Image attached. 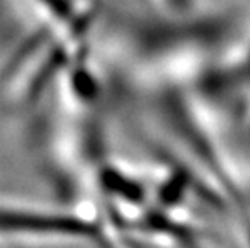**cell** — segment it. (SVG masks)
<instances>
[{"label":"cell","mask_w":250,"mask_h":248,"mask_svg":"<svg viewBox=\"0 0 250 248\" xmlns=\"http://www.w3.org/2000/svg\"><path fill=\"white\" fill-rule=\"evenodd\" d=\"M0 234L95 239L100 229L94 221L76 214L0 207Z\"/></svg>","instance_id":"6da1fadb"},{"label":"cell","mask_w":250,"mask_h":248,"mask_svg":"<svg viewBox=\"0 0 250 248\" xmlns=\"http://www.w3.org/2000/svg\"><path fill=\"white\" fill-rule=\"evenodd\" d=\"M169 2L178 8H186L189 5V0H169Z\"/></svg>","instance_id":"7a4b0ae2"},{"label":"cell","mask_w":250,"mask_h":248,"mask_svg":"<svg viewBox=\"0 0 250 248\" xmlns=\"http://www.w3.org/2000/svg\"><path fill=\"white\" fill-rule=\"evenodd\" d=\"M184 248H202V247H199V245H197V242L194 240V242H192V244H189V245H186Z\"/></svg>","instance_id":"3957f363"}]
</instances>
